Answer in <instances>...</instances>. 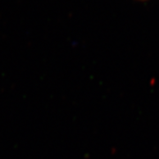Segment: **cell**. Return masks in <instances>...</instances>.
Returning a JSON list of instances; mask_svg holds the SVG:
<instances>
[{
    "instance_id": "6da1fadb",
    "label": "cell",
    "mask_w": 159,
    "mask_h": 159,
    "mask_svg": "<svg viewBox=\"0 0 159 159\" xmlns=\"http://www.w3.org/2000/svg\"><path fill=\"white\" fill-rule=\"evenodd\" d=\"M142 1H144V0H142Z\"/></svg>"
}]
</instances>
